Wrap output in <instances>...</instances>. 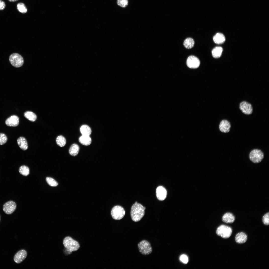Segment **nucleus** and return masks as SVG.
<instances>
[{
    "label": "nucleus",
    "mask_w": 269,
    "mask_h": 269,
    "mask_svg": "<svg viewBox=\"0 0 269 269\" xmlns=\"http://www.w3.org/2000/svg\"><path fill=\"white\" fill-rule=\"evenodd\" d=\"M19 119L17 116L13 115L7 119L5 121L6 125L9 127H15L19 124Z\"/></svg>",
    "instance_id": "f8f14e48"
},
{
    "label": "nucleus",
    "mask_w": 269,
    "mask_h": 269,
    "mask_svg": "<svg viewBox=\"0 0 269 269\" xmlns=\"http://www.w3.org/2000/svg\"><path fill=\"white\" fill-rule=\"evenodd\" d=\"M27 255V252L24 250H21L15 255L14 257V260L17 264H19L22 262L26 258Z\"/></svg>",
    "instance_id": "9b49d317"
},
{
    "label": "nucleus",
    "mask_w": 269,
    "mask_h": 269,
    "mask_svg": "<svg viewBox=\"0 0 269 269\" xmlns=\"http://www.w3.org/2000/svg\"><path fill=\"white\" fill-rule=\"evenodd\" d=\"M222 220L225 223H232L235 221V217L232 213L230 212H227L223 216Z\"/></svg>",
    "instance_id": "dca6fc26"
},
{
    "label": "nucleus",
    "mask_w": 269,
    "mask_h": 269,
    "mask_svg": "<svg viewBox=\"0 0 269 269\" xmlns=\"http://www.w3.org/2000/svg\"><path fill=\"white\" fill-rule=\"evenodd\" d=\"M16 204L14 202L10 201H8L3 205V209L6 214H10L12 213L15 210Z\"/></svg>",
    "instance_id": "9d476101"
},
{
    "label": "nucleus",
    "mask_w": 269,
    "mask_h": 269,
    "mask_svg": "<svg viewBox=\"0 0 269 269\" xmlns=\"http://www.w3.org/2000/svg\"><path fill=\"white\" fill-rule=\"evenodd\" d=\"M18 10L22 13H25L27 11V9L25 4L22 2L18 3L17 5Z\"/></svg>",
    "instance_id": "bb28decb"
},
{
    "label": "nucleus",
    "mask_w": 269,
    "mask_h": 269,
    "mask_svg": "<svg viewBox=\"0 0 269 269\" xmlns=\"http://www.w3.org/2000/svg\"><path fill=\"white\" fill-rule=\"evenodd\" d=\"M117 3L119 6L123 8L126 7L128 5V0H117Z\"/></svg>",
    "instance_id": "c85d7f7f"
},
{
    "label": "nucleus",
    "mask_w": 269,
    "mask_h": 269,
    "mask_svg": "<svg viewBox=\"0 0 269 269\" xmlns=\"http://www.w3.org/2000/svg\"><path fill=\"white\" fill-rule=\"evenodd\" d=\"M5 2L2 0H0V10H3L5 7Z\"/></svg>",
    "instance_id": "473e14b6"
},
{
    "label": "nucleus",
    "mask_w": 269,
    "mask_h": 269,
    "mask_svg": "<svg viewBox=\"0 0 269 269\" xmlns=\"http://www.w3.org/2000/svg\"><path fill=\"white\" fill-rule=\"evenodd\" d=\"M145 209V207L136 202L131 208V216L132 220L135 222L140 220L144 214Z\"/></svg>",
    "instance_id": "f257e3e1"
},
{
    "label": "nucleus",
    "mask_w": 269,
    "mask_h": 269,
    "mask_svg": "<svg viewBox=\"0 0 269 269\" xmlns=\"http://www.w3.org/2000/svg\"><path fill=\"white\" fill-rule=\"evenodd\" d=\"M9 60L11 64L13 66L17 68L21 67L24 63L23 58L17 53L11 54L9 56Z\"/></svg>",
    "instance_id": "39448f33"
},
{
    "label": "nucleus",
    "mask_w": 269,
    "mask_h": 269,
    "mask_svg": "<svg viewBox=\"0 0 269 269\" xmlns=\"http://www.w3.org/2000/svg\"><path fill=\"white\" fill-rule=\"evenodd\" d=\"M111 215L112 218L116 220H119L124 216L125 212L124 208L119 205H116L112 208Z\"/></svg>",
    "instance_id": "0eeeda50"
},
{
    "label": "nucleus",
    "mask_w": 269,
    "mask_h": 269,
    "mask_svg": "<svg viewBox=\"0 0 269 269\" xmlns=\"http://www.w3.org/2000/svg\"><path fill=\"white\" fill-rule=\"evenodd\" d=\"M268 212L263 216L262 218V221L264 224L266 225H269V215Z\"/></svg>",
    "instance_id": "7c9ffc66"
},
{
    "label": "nucleus",
    "mask_w": 269,
    "mask_h": 269,
    "mask_svg": "<svg viewBox=\"0 0 269 269\" xmlns=\"http://www.w3.org/2000/svg\"><path fill=\"white\" fill-rule=\"evenodd\" d=\"M80 131L82 135L90 136L91 133L90 128L86 125H82L80 128Z\"/></svg>",
    "instance_id": "412c9836"
},
{
    "label": "nucleus",
    "mask_w": 269,
    "mask_h": 269,
    "mask_svg": "<svg viewBox=\"0 0 269 269\" xmlns=\"http://www.w3.org/2000/svg\"><path fill=\"white\" fill-rule=\"evenodd\" d=\"M264 155L263 152L260 150L255 149L252 150L250 153L249 158L250 160L254 163L261 162L263 159Z\"/></svg>",
    "instance_id": "20e7f679"
},
{
    "label": "nucleus",
    "mask_w": 269,
    "mask_h": 269,
    "mask_svg": "<svg viewBox=\"0 0 269 269\" xmlns=\"http://www.w3.org/2000/svg\"><path fill=\"white\" fill-rule=\"evenodd\" d=\"M79 142L85 145H89L91 142V139L89 136L82 135L79 138Z\"/></svg>",
    "instance_id": "6ab92c4d"
},
{
    "label": "nucleus",
    "mask_w": 269,
    "mask_h": 269,
    "mask_svg": "<svg viewBox=\"0 0 269 269\" xmlns=\"http://www.w3.org/2000/svg\"><path fill=\"white\" fill-rule=\"evenodd\" d=\"M18 0H8L9 1L11 2H15V1H18Z\"/></svg>",
    "instance_id": "72a5a7b5"
},
{
    "label": "nucleus",
    "mask_w": 269,
    "mask_h": 269,
    "mask_svg": "<svg viewBox=\"0 0 269 269\" xmlns=\"http://www.w3.org/2000/svg\"><path fill=\"white\" fill-rule=\"evenodd\" d=\"M63 244L64 247L71 252L76 251L80 247L78 242L69 236L66 237L64 238Z\"/></svg>",
    "instance_id": "f03ea898"
},
{
    "label": "nucleus",
    "mask_w": 269,
    "mask_h": 269,
    "mask_svg": "<svg viewBox=\"0 0 269 269\" xmlns=\"http://www.w3.org/2000/svg\"><path fill=\"white\" fill-rule=\"evenodd\" d=\"M194 44V41L193 39L191 38H188L185 40L183 44L186 48L189 49L193 47Z\"/></svg>",
    "instance_id": "5701e85b"
},
{
    "label": "nucleus",
    "mask_w": 269,
    "mask_h": 269,
    "mask_svg": "<svg viewBox=\"0 0 269 269\" xmlns=\"http://www.w3.org/2000/svg\"><path fill=\"white\" fill-rule=\"evenodd\" d=\"M17 142L19 147L22 150H25L28 149L27 141L24 137L22 136L19 137L17 140Z\"/></svg>",
    "instance_id": "f3484780"
},
{
    "label": "nucleus",
    "mask_w": 269,
    "mask_h": 269,
    "mask_svg": "<svg viewBox=\"0 0 269 269\" xmlns=\"http://www.w3.org/2000/svg\"><path fill=\"white\" fill-rule=\"evenodd\" d=\"M231 228L224 225H220L216 230L217 234L224 238H227L230 237L232 234Z\"/></svg>",
    "instance_id": "423d86ee"
},
{
    "label": "nucleus",
    "mask_w": 269,
    "mask_h": 269,
    "mask_svg": "<svg viewBox=\"0 0 269 269\" xmlns=\"http://www.w3.org/2000/svg\"><path fill=\"white\" fill-rule=\"evenodd\" d=\"M79 149V147L77 144H73L70 146L69 150V153L71 155L75 156L78 153Z\"/></svg>",
    "instance_id": "aec40b11"
},
{
    "label": "nucleus",
    "mask_w": 269,
    "mask_h": 269,
    "mask_svg": "<svg viewBox=\"0 0 269 269\" xmlns=\"http://www.w3.org/2000/svg\"><path fill=\"white\" fill-rule=\"evenodd\" d=\"M179 259L181 262L185 264H187L188 262V257L185 254L181 255Z\"/></svg>",
    "instance_id": "2f4dec72"
},
{
    "label": "nucleus",
    "mask_w": 269,
    "mask_h": 269,
    "mask_svg": "<svg viewBox=\"0 0 269 269\" xmlns=\"http://www.w3.org/2000/svg\"><path fill=\"white\" fill-rule=\"evenodd\" d=\"M7 140V137L4 134L0 133V145H2L5 143Z\"/></svg>",
    "instance_id": "c756f323"
},
{
    "label": "nucleus",
    "mask_w": 269,
    "mask_h": 269,
    "mask_svg": "<svg viewBox=\"0 0 269 269\" xmlns=\"http://www.w3.org/2000/svg\"><path fill=\"white\" fill-rule=\"evenodd\" d=\"M56 141L57 144L61 147L64 146L66 142L65 138L62 135H59L57 137Z\"/></svg>",
    "instance_id": "393cba45"
},
{
    "label": "nucleus",
    "mask_w": 269,
    "mask_h": 269,
    "mask_svg": "<svg viewBox=\"0 0 269 269\" xmlns=\"http://www.w3.org/2000/svg\"><path fill=\"white\" fill-rule=\"evenodd\" d=\"M213 39L214 42L217 44L223 43L225 40L224 36L223 34L219 33H217L214 36Z\"/></svg>",
    "instance_id": "a211bd4d"
},
{
    "label": "nucleus",
    "mask_w": 269,
    "mask_h": 269,
    "mask_svg": "<svg viewBox=\"0 0 269 269\" xmlns=\"http://www.w3.org/2000/svg\"><path fill=\"white\" fill-rule=\"evenodd\" d=\"M223 49L220 47H216L214 48L212 51L213 57L215 58H218L221 56L223 51Z\"/></svg>",
    "instance_id": "4be33fe9"
},
{
    "label": "nucleus",
    "mask_w": 269,
    "mask_h": 269,
    "mask_svg": "<svg viewBox=\"0 0 269 269\" xmlns=\"http://www.w3.org/2000/svg\"><path fill=\"white\" fill-rule=\"evenodd\" d=\"M24 117L29 120L32 121H35L37 119L36 115L32 112L27 111L24 114Z\"/></svg>",
    "instance_id": "b1692460"
},
{
    "label": "nucleus",
    "mask_w": 269,
    "mask_h": 269,
    "mask_svg": "<svg viewBox=\"0 0 269 269\" xmlns=\"http://www.w3.org/2000/svg\"><path fill=\"white\" fill-rule=\"evenodd\" d=\"M19 173L21 175L25 176L28 175L29 174V168L25 165L21 166L19 170Z\"/></svg>",
    "instance_id": "a878e982"
},
{
    "label": "nucleus",
    "mask_w": 269,
    "mask_h": 269,
    "mask_svg": "<svg viewBox=\"0 0 269 269\" xmlns=\"http://www.w3.org/2000/svg\"><path fill=\"white\" fill-rule=\"evenodd\" d=\"M231 127L230 122L226 120H223L220 122L219 126L220 130L224 133L229 132Z\"/></svg>",
    "instance_id": "4468645a"
},
{
    "label": "nucleus",
    "mask_w": 269,
    "mask_h": 269,
    "mask_svg": "<svg viewBox=\"0 0 269 269\" xmlns=\"http://www.w3.org/2000/svg\"><path fill=\"white\" fill-rule=\"evenodd\" d=\"M156 197L160 201H163L166 198L167 196V191L165 188L162 186L158 187L156 190Z\"/></svg>",
    "instance_id": "ddd939ff"
},
{
    "label": "nucleus",
    "mask_w": 269,
    "mask_h": 269,
    "mask_svg": "<svg viewBox=\"0 0 269 269\" xmlns=\"http://www.w3.org/2000/svg\"><path fill=\"white\" fill-rule=\"evenodd\" d=\"M137 246L139 252L143 255H149L152 251L150 244L146 240L141 241L138 243Z\"/></svg>",
    "instance_id": "7ed1b4c3"
},
{
    "label": "nucleus",
    "mask_w": 269,
    "mask_h": 269,
    "mask_svg": "<svg viewBox=\"0 0 269 269\" xmlns=\"http://www.w3.org/2000/svg\"><path fill=\"white\" fill-rule=\"evenodd\" d=\"M239 108L242 112L246 115H250L252 113L253 108L251 104L247 101H243L241 102L240 104Z\"/></svg>",
    "instance_id": "1a4fd4ad"
},
{
    "label": "nucleus",
    "mask_w": 269,
    "mask_h": 269,
    "mask_svg": "<svg viewBox=\"0 0 269 269\" xmlns=\"http://www.w3.org/2000/svg\"><path fill=\"white\" fill-rule=\"evenodd\" d=\"M247 235L243 232H241L237 233L235 237L236 242L239 244H242L245 243L247 241Z\"/></svg>",
    "instance_id": "2eb2a0df"
},
{
    "label": "nucleus",
    "mask_w": 269,
    "mask_h": 269,
    "mask_svg": "<svg viewBox=\"0 0 269 269\" xmlns=\"http://www.w3.org/2000/svg\"><path fill=\"white\" fill-rule=\"evenodd\" d=\"M186 63L189 67L196 68L199 67L200 63V60L197 57L194 56H191L188 58Z\"/></svg>",
    "instance_id": "6e6552de"
},
{
    "label": "nucleus",
    "mask_w": 269,
    "mask_h": 269,
    "mask_svg": "<svg viewBox=\"0 0 269 269\" xmlns=\"http://www.w3.org/2000/svg\"><path fill=\"white\" fill-rule=\"evenodd\" d=\"M46 181L50 186L52 187H56L58 185L57 182L52 178L47 177L46 179Z\"/></svg>",
    "instance_id": "cd10ccee"
}]
</instances>
